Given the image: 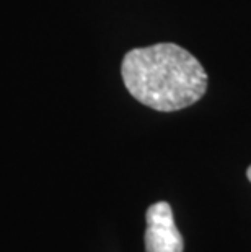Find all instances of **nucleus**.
Returning a JSON list of instances; mask_svg holds the SVG:
<instances>
[{
    "mask_svg": "<svg viewBox=\"0 0 251 252\" xmlns=\"http://www.w3.org/2000/svg\"><path fill=\"white\" fill-rule=\"evenodd\" d=\"M121 75L127 91L155 111L173 112L197 103L207 90L202 63L173 42L137 47L122 59Z\"/></svg>",
    "mask_w": 251,
    "mask_h": 252,
    "instance_id": "obj_1",
    "label": "nucleus"
},
{
    "mask_svg": "<svg viewBox=\"0 0 251 252\" xmlns=\"http://www.w3.org/2000/svg\"><path fill=\"white\" fill-rule=\"evenodd\" d=\"M145 220L147 252H183V238L175 224L173 210L168 202H157L148 207Z\"/></svg>",
    "mask_w": 251,
    "mask_h": 252,
    "instance_id": "obj_2",
    "label": "nucleus"
},
{
    "mask_svg": "<svg viewBox=\"0 0 251 252\" xmlns=\"http://www.w3.org/2000/svg\"><path fill=\"white\" fill-rule=\"evenodd\" d=\"M247 176H248V179L251 181V166H250V168H248V171H247Z\"/></svg>",
    "mask_w": 251,
    "mask_h": 252,
    "instance_id": "obj_3",
    "label": "nucleus"
}]
</instances>
